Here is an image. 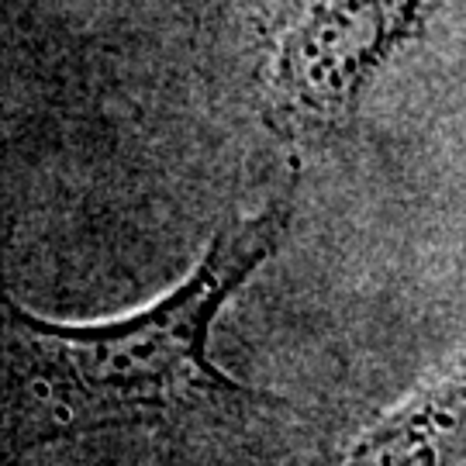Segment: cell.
<instances>
[{
    "label": "cell",
    "mask_w": 466,
    "mask_h": 466,
    "mask_svg": "<svg viewBox=\"0 0 466 466\" xmlns=\"http://www.w3.org/2000/svg\"><path fill=\"white\" fill-rule=\"evenodd\" d=\"M335 466H466V342L352 435Z\"/></svg>",
    "instance_id": "obj_3"
},
{
    "label": "cell",
    "mask_w": 466,
    "mask_h": 466,
    "mask_svg": "<svg viewBox=\"0 0 466 466\" xmlns=\"http://www.w3.org/2000/svg\"><path fill=\"white\" fill-rule=\"evenodd\" d=\"M439 0H318L280 35L263 117L283 138L325 142L350 128L370 84L425 32Z\"/></svg>",
    "instance_id": "obj_2"
},
{
    "label": "cell",
    "mask_w": 466,
    "mask_h": 466,
    "mask_svg": "<svg viewBox=\"0 0 466 466\" xmlns=\"http://www.w3.org/2000/svg\"><path fill=\"white\" fill-rule=\"evenodd\" d=\"M290 215L294 200L283 194L221 225L173 290L111 321H46L0 280V452L17 460L107 429L280 411V398L211 360V332L225 304L277 256Z\"/></svg>",
    "instance_id": "obj_1"
}]
</instances>
